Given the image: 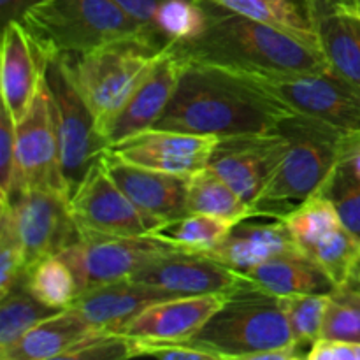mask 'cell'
<instances>
[{
    "mask_svg": "<svg viewBox=\"0 0 360 360\" xmlns=\"http://www.w3.org/2000/svg\"><path fill=\"white\" fill-rule=\"evenodd\" d=\"M207 27L197 39L174 42L190 60L231 72L330 70L326 55L294 35L202 0Z\"/></svg>",
    "mask_w": 360,
    "mask_h": 360,
    "instance_id": "7a4b0ae2",
    "label": "cell"
},
{
    "mask_svg": "<svg viewBox=\"0 0 360 360\" xmlns=\"http://www.w3.org/2000/svg\"><path fill=\"white\" fill-rule=\"evenodd\" d=\"M202 0H165L151 18V27L171 42H188L202 35L207 27Z\"/></svg>",
    "mask_w": 360,
    "mask_h": 360,
    "instance_id": "4dcf8cb0",
    "label": "cell"
},
{
    "mask_svg": "<svg viewBox=\"0 0 360 360\" xmlns=\"http://www.w3.org/2000/svg\"><path fill=\"white\" fill-rule=\"evenodd\" d=\"M229 294L181 295L148 306L118 334L132 340L188 341L225 304Z\"/></svg>",
    "mask_w": 360,
    "mask_h": 360,
    "instance_id": "2e32d148",
    "label": "cell"
},
{
    "mask_svg": "<svg viewBox=\"0 0 360 360\" xmlns=\"http://www.w3.org/2000/svg\"><path fill=\"white\" fill-rule=\"evenodd\" d=\"M21 281L37 301L55 309L70 308L79 294L72 269L60 255L46 257L35 262L28 267Z\"/></svg>",
    "mask_w": 360,
    "mask_h": 360,
    "instance_id": "f1b7e54d",
    "label": "cell"
},
{
    "mask_svg": "<svg viewBox=\"0 0 360 360\" xmlns=\"http://www.w3.org/2000/svg\"><path fill=\"white\" fill-rule=\"evenodd\" d=\"M355 11H357V9H355ZM357 13H359V11H357ZM359 14H360V13H359Z\"/></svg>",
    "mask_w": 360,
    "mask_h": 360,
    "instance_id": "bcb514c9",
    "label": "cell"
},
{
    "mask_svg": "<svg viewBox=\"0 0 360 360\" xmlns=\"http://www.w3.org/2000/svg\"><path fill=\"white\" fill-rule=\"evenodd\" d=\"M260 218L262 217L243 218L220 245L202 253L245 274L273 257L299 252L283 218H269V221H262Z\"/></svg>",
    "mask_w": 360,
    "mask_h": 360,
    "instance_id": "d6986e66",
    "label": "cell"
},
{
    "mask_svg": "<svg viewBox=\"0 0 360 360\" xmlns=\"http://www.w3.org/2000/svg\"><path fill=\"white\" fill-rule=\"evenodd\" d=\"M330 69L360 90V14L350 7H306Z\"/></svg>",
    "mask_w": 360,
    "mask_h": 360,
    "instance_id": "44dd1931",
    "label": "cell"
},
{
    "mask_svg": "<svg viewBox=\"0 0 360 360\" xmlns=\"http://www.w3.org/2000/svg\"><path fill=\"white\" fill-rule=\"evenodd\" d=\"M302 2H304V7L313 6V4H327L333 7H350V9L357 7L355 0H302Z\"/></svg>",
    "mask_w": 360,
    "mask_h": 360,
    "instance_id": "7bdbcfd3",
    "label": "cell"
},
{
    "mask_svg": "<svg viewBox=\"0 0 360 360\" xmlns=\"http://www.w3.org/2000/svg\"><path fill=\"white\" fill-rule=\"evenodd\" d=\"M130 280L179 295L231 294L252 283L246 274L199 252L174 248L144 262Z\"/></svg>",
    "mask_w": 360,
    "mask_h": 360,
    "instance_id": "4fadbf2b",
    "label": "cell"
},
{
    "mask_svg": "<svg viewBox=\"0 0 360 360\" xmlns=\"http://www.w3.org/2000/svg\"><path fill=\"white\" fill-rule=\"evenodd\" d=\"M188 65L190 60L171 42L164 56L137 83L125 104L105 127L104 139L109 148L151 129L160 120Z\"/></svg>",
    "mask_w": 360,
    "mask_h": 360,
    "instance_id": "9a60e30c",
    "label": "cell"
},
{
    "mask_svg": "<svg viewBox=\"0 0 360 360\" xmlns=\"http://www.w3.org/2000/svg\"><path fill=\"white\" fill-rule=\"evenodd\" d=\"M355 4H357V7H355V9H357L360 13V0H355Z\"/></svg>",
    "mask_w": 360,
    "mask_h": 360,
    "instance_id": "f6af8a7d",
    "label": "cell"
},
{
    "mask_svg": "<svg viewBox=\"0 0 360 360\" xmlns=\"http://www.w3.org/2000/svg\"><path fill=\"white\" fill-rule=\"evenodd\" d=\"M336 171L360 183V132H350L343 136Z\"/></svg>",
    "mask_w": 360,
    "mask_h": 360,
    "instance_id": "ab89813d",
    "label": "cell"
},
{
    "mask_svg": "<svg viewBox=\"0 0 360 360\" xmlns=\"http://www.w3.org/2000/svg\"><path fill=\"white\" fill-rule=\"evenodd\" d=\"M104 165L112 181L136 206L165 224L186 214L188 176L137 167L105 151Z\"/></svg>",
    "mask_w": 360,
    "mask_h": 360,
    "instance_id": "ac0fdd59",
    "label": "cell"
},
{
    "mask_svg": "<svg viewBox=\"0 0 360 360\" xmlns=\"http://www.w3.org/2000/svg\"><path fill=\"white\" fill-rule=\"evenodd\" d=\"M20 188L16 160V122L2 104L0 115V202H11Z\"/></svg>",
    "mask_w": 360,
    "mask_h": 360,
    "instance_id": "e575fe53",
    "label": "cell"
},
{
    "mask_svg": "<svg viewBox=\"0 0 360 360\" xmlns=\"http://www.w3.org/2000/svg\"><path fill=\"white\" fill-rule=\"evenodd\" d=\"M231 74L290 115L345 134L360 132V90L333 69Z\"/></svg>",
    "mask_w": 360,
    "mask_h": 360,
    "instance_id": "52a82bcc",
    "label": "cell"
},
{
    "mask_svg": "<svg viewBox=\"0 0 360 360\" xmlns=\"http://www.w3.org/2000/svg\"><path fill=\"white\" fill-rule=\"evenodd\" d=\"M27 273V253L11 202H0V297L9 294Z\"/></svg>",
    "mask_w": 360,
    "mask_h": 360,
    "instance_id": "d6a6232c",
    "label": "cell"
},
{
    "mask_svg": "<svg viewBox=\"0 0 360 360\" xmlns=\"http://www.w3.org/2000/svg\"><path fill=\"white\" fill-rule=\"evenodd\" d=\"M188 341L221 360H250L294 340L280 297L248 283L231 292L225 304Z\"/></svg>",
    "mask_w": 360,
    "mask_h": 360,
    "instance_id": "8992f818",
    "label": "cell"
},
{
    "mask_svg": "<svg viewBox=\"0 0 360 360\" xmlns=\"http://www.w3.org/2000/svg\"><path fill=\"white\" fill-rule=\"evenodd\" d=\"M98 333L72 308L48 316L32 327L18 343H14L2 360H53L63 359L70 350Z\"/></svg>",
    "mask_w": 360,
    "mask_h": 360,
    "instance_id": "7402d4cb",
    "label": "cell"
},
{
    "mask_svg": "<svg viewBox=\"0 0 360 360\" xmlns=\"http://www.w3.org/2000/svg\"><path fill=\"white\" fill-rule=\"evenodd\" d=\"M320 338L360 343V288L343 283L330 292Z\"/></svg>",
    "mask_w": 360,
    "mask_h": 360,
    "instance_id": "1f68e13d",
    "label": "cell"
},
{
    "mask_svg": "<svg viewBox=\"0 0 360 360\" xmlns=\"http://www.w3.org/2000/svg\"><path fill=\"white\" fill-rule=\"evenodd\" d=\"M322 193L333 200L345 227L360 239V183L336 171Z\"/></svg>",
    "mask_w": 360,
    "mask_h": 360,
    "instance_id": "d590c367",
    "label": "cell"
},
{
    "mask_svg": "<svg viewBox=\"0 0 360 360\" xmlns=\"http://www.w3.org/2000/svg\"><path fill=\"white\" fill-rule=\"evenodd\" d=\"M58 311L62 309L37 301L20 280V283L0 301V355L18 343L32 327Z\"/></svg>",
    "mask_w": 360,
    "mask_h": 360,
    "instance_id": "f546056e",
    "label": "cell"
},
{
    "mask_svg": "<svg viewBox=\"0 0 360 360\" xmlns=\"http://www.w3.org/2000/svg\"><path fill=\"white\" fill-rule=\"evenodd\" d=\"M283 220L297 250L306 257L345 227L336 206L326 193L313 195Z\"/></svg>",
    "mask_w": 360,
    "mask_h": 360,
    "instance_id": "4316f807",
    "label": "cell"
},
{
    "mask_svg": "<svg viewBox=\"0 0 360 360\" xmlns=\"http://www.w3.org/2000/svg\"><path fill=\"white\" fill-rule=\"evenodd\" d=\"M220 143L218 136L148 129L112 144L108 153L137 167L190 176L210 164Z\"/></svg>",
    "mask_w": 360,
    "mask_h": 360,
    "instance_id": "5bb4252c",
    "label": "cell"
},
{
    "mask_svg": "<svg viewBox=\"0 0 360 360\" xmlns=\"http://www.w3.org/2000/svg\"><path fill=\"white\" fill-rule=\"evenodd\" d=\"M345 132L288 116L266 136V174L259 197L252 204L255 217L285 218L322 193L338 169Z\"/></svg>",
    "mask_w": 360,
    "mask_h": 360,
    "instance_id": "3957f363",
    "label": "cell"
},
{
    "mask_svg": "<svg viewBox=\"0 0 360 360\" xmlns=\"http://www.w3.org/2000/svg\"><path fill=\"white\" fill-rule=\"evenodd\" d=\"M280 301L295 343L311 347L316 340H320L329 294L283 295Z\"/></svg>",
    "mask_w": 360,
    "mask_h": 360,
    "instance_id": "836d02e7",
    "label": "cell"
},
{
    "mask_svg": "<svg viewBox=\"0 0 360 360\" xmlns=\"http://www.w3.org/2000/svg\"><path fill=\"white\" fill-rule=\"evenodd\" d=\"M70 211L79 236L143 238L164 224L136 206L122 192L105 169L104 155L91 165L70 195Z\"/></svg>",
    "mask_w": 360,
    "mask_h": 360,
    "instance_id": "9c48e42d",
    "label": "cell"
},
{
    "mask_svg": "<svg viewBox=\"0 0 360 360\" xmlns=\"http://www.w3.org/2000/svg\"><path fill=\"white\" fill-rule=\"evenodd\" d=\"M176 246L158 239L118 238V236H79L60 253L76 276L77 290L101 287L130 278L144 262Z\"/></svg>",
    "mask_w": 360,
    "mask_h": 360,
    "instance_id": "30bf717a",
    "label": "cell"
},
{
    "mask_svg": "<svg viewBox=\"0 0 360 360\" xmlns=\"http://www.w3.org/2000/svg\"><path fill=\"white\" fill-rule=\"evenodd\" d=\"M347 283H352V285H354V287L360 288V260H359L357 267H355L354 274H352V278H350V280L347 281Z\"/></svg>",
    "mask_w": 360,
    "mask_h": 360,
    "instance_id": "ee69618b",
    "label": "cell"
},
{
    "mask_svg": "<svg viewBox=\"0 0 360 360\" xmlns=\"http://www.w3.org/2000/svg\"><path fill=\"white\" fill-rule=\"evenodd\" d=\"M236 224L238 220L213 217V214L186 213L176 220L162 224L157 231L151 232L150 238L167 243L176 248L202 253L220 245Z\"/></svg>",
    "mask_w": 360,
    "mask_h": 360,
    "instance_id": "83f0119b",
    "label": "cell"
},
{
    "mask_svg": "<svg viewBox=\"0 0 360 360\" xmlns=\"http://www.w3.org/2000/svg\"><path fill=\"white\" fill-rule=\"evenodd\" d=\"M65 360H105L132 359V341L118 333L98 330L94 336L77 345L63 357Z\"/></svg>",
    "mask_w": 360,
    "mask_h": 360,
    "instance_id": "8d00e7d4",
    "label": "cell"
},
{
    "mask_svg": "<svg viewBox=\"0 0 360 360\" xmlns=\"http://www.w3.org/2000/svg\"><path fill=\"white\" fill-rule=\"evenodd\" d=\"M132 357H157L164 360H221L213 352L195 347L190 341H151L132 340Z\"/></svg>",
    "mask_w": 360,
    "mask_h": 360,
    "instance_id": "74e56055",
    "label": "cell"
},
{
    "mask_svg": "<svg viewBox=\"0 0 360 360\" xmlns=\"http://www.w3.org/2000/svg\"><path fill=\"white\" fill-rule=\"evenodd\" d=\"M172 297L181 295L125 278L79 292L70 308L79 313L95 329L120 333L144 308Z\"/></svg>",
    "mask_w": 360,
    "mask_h": 360,
    "instance_id": "e0dca14e",
    "label": "cell"
},
{
    "mask_svg": "<svg viewBox=\"0 0 360 360\" xmlns=\"http://www.w3.org/2000/svg\"><path fill=\"white\" fill-rule=\"evenodd\" d=\"M266 137L221 139L210 160V167L252 206L259 197L266 174Z\"/></svg>",
    "mask_w": 360,
    "mask_h": 360,
    "instance_id": "603a6c76",
    "label": "cell"
},
{
    "mask_svg": "<svg viewBox=\"0 0 360 360\" xmlns=\"http://www.w3.org/2000/svg\"><path fill=\"white\" fill-rule=\"evenodd\" d=\"M167 48L148 39H123L91 51L60 55L102 137L112 116Z\"/></svg>",
    "mask_w": 360,
    "mask_h": 360,
    "instance_id": "5b68a950",
    "label": "cell"
},
{
    "mask_svg": "<svg viewBox=\"0 0 360 360\" xmlns=\"http://www.w3.org/2000/svg\"><path fill=\"white\" fill-rule=\"evenodd\" d=\"M42 58L77 55L123 39L171 44L155 28L141 25L115 0H46L20 20Z\"/></svg>",
    "mask_w": 360,
    "mask_h": 360,
    "instance_id": "277c9868",
    "label": "cell"
},
{
    "mask_svg": "<svg viewBox=\"0 0 360 360\" xmlns=\"http://www.w3.org/2000/svg\"><path fill=\"white\" fill-rule=\"evenodd\" d=\"M245 274L255 287L278 297L297 294H330L336 288L334 281L301 252L273 257L252 267Z\"/></svg>",
    "mask_w": 360,
    "mask_h": 360,
    "instance_id": "cb8c5ba5",
    "label": "cell"
},
{
    "mask_svg": "<svg viewBox=\"0 0 360 360\" xmlns=\"http://www.w3.org/2000/svg\"><path fill=\"white\" fill-rule=\"evenodd\" d=\"M232 13L243 14L252 20L273 25L299 41L322 51L313 21L308 11L301 9L295 0H211Z\"/></svg>",
    "mask_w": 360,
    "mask_h": 360,
    "instance_id": "484cf974",
    "label": "cell"
},
{
    "mask_svg": "<svg viewBox=\"0 0 360 360\" xmlns=\"http://www.w3.org/2000/svg\"><path fill=\"white\" fill-rule=\"evenodd\" d=\"M44 76L55 109L63 181L72 195L109 144L98 134L94 115L70 79L62 56L46 60Z\"/></svg>",
    "mask_w": 360,
    "mask_h": 360,
    "instance_id": "ba28073f",
    "label": "cell"
},
{
    "mask_svg": "<svg viewBox=\"0 0 360 360\" xmlns=\"http://www.w3.org/2000/svg\"><path fill=\"white\" fill-rule=\"evenodd\" d=\"M308 360H360V343L320 338L309 348Z\"/></svg>",
    "mask_w": 360,
    "mask_h": 360,
    "instance_id": "f35d334b",
    "label": "cell"
},
{
    "mask_svg": "<svg viewBox=\"0 0 360 360\" xmlns=\"http://www.w3.org/2000/svg\"><path fill=\"white\" fill-rule=\"evenodd\" d=\"M46 60L20 21L4 25L2 39V104L14 122H20L30 109L42 76Z\"/></svg>",
    "mask_w": 360,
    "mask_h": 360,
    "instance_id": "ffe728a7",
    "label": "cell"
},
{
    "mask_svg": "<svg viewBox=\"0 0 360 360\" xmlns=\"http://www.w3.org/2000/svg\"><path fill=\"white\" fill-rule=\"evenodd\" d=\"M186 213L213 214L238 221L255 217L253 207L243 200L210 165L188 176Z\"/></svg>",
    "mask_w": 360,
    "mask_h": 360,
    "instance_id": "d4e9b609",
    "label": "cell"
},
{
    "mask_svg": "<svg viewBox=\"0 0 360 360\" xmlns=\"http://www.w3.org/2000/svg\"><path fill=\"white\" fill-rule=\"evenodd\" d=\"M44 2L46 0H0L4 25H7L9 21H20L25 13Z\"/></svg>",
    "mask_w": 360,
    "mask_h": 360,
    "instance_id": "b9f144b4",
    "label": "cell"
},
{
    "mask_svg": "<svg viewBox=\"0 0 360 360\" xmlns=\"http://www.w3.org/2000/svg\"><path fill=\"white\" fill-rule=\"evenodd\" d=\"M115 2L118 4L127 14H130L134 20L139 21L141 25L151 27L153 13L157 11V7L160 6V4L165 2V0H115Z\"/></svg>",
    "mask_w": 360,
    "mask_h": 360,
    "instance_id": "60d3db41",
    "label": "cell"
},
{
    "mask_svg": "<svg viewBox=\"0 0 360 360\" xmlns=\"http://www.w3.org/2000/svg\"><path fill=\"white\" fill-rule=\"evenodd\" d=\"M16 160L20 176L18 192L25 188H49L69 195L60 164L55 109L46 76H42L28 112L16 122Z\"/></svg>",
    "mask_w": 360,
    "mask_h": 360,
    "instance_id": "8fae6325",
    "label": "cell"
},
{
    "mask_svg": "<svg viewBox=\"0 0 360 360\" xmlns=\"http://www.w3.org/2000/svg\"><path fill=\"white\" fill-rule=\"evenodd\" d=\"M294 116L227 70L190 62L151 129L232 137H266Z\"/></svg>",
    "mask_w": 360,
    "mask_h": 360,
    "instance_id": "6da1fadb",
    "label": "cell"
},
{
    "mask_svg": "<svg viewBox=\"0 0 360 360\" xmlns=\"http://www.w3.org/2000/svg\"><path fill=\"white\" fill-rule=\"evenodd\" d=\"M27 253V269L39 260L60 255L79 239L70 197L58 190L25 188L11 200Z\"/></svg>",
    "mask_w": 360,
    "mask_h": 360,
    "instance_id": "7c38bea8",
    "label": "cell"
}]
</instances>
